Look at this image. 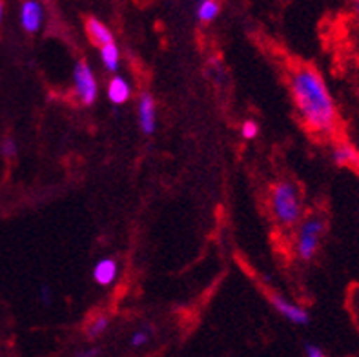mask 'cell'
<instances>
[{"instance_id":"ffe728a7","label":"cell","mask_w":359,"mask_h":357,"mask_svg":"<svg viewBox=\"0 0 359 357\" xmlns=\"http://www.w3.org/2000/svg\"><path fill=\"white\" fill-rule=\"evenodd\" d=\"M39 295H41V303L42 304H50L51 303V290L50 286H41V292H39Z\"/></svg>"},{"instance_id":"6da1fadb","label":"cell","mask_w":359,"mask_h":357,"mask_svg":"<svg viewBox=\"0 0 359 357\" xmlns=\"http://www.w3.org/2000/svg\"><path fill=\"white\" fill-rule=\"evenodd\" d=\"M290 90L299 117L316 133H332L337 126V108L327 82L318 69L299 66L290 75Z\"/></svg>"},{"instance_id":"7a4b0ae2","label":"cell","mask_w":359,"mask_h":357,"mask_svg":"<svg viewBox=\"0 0 359 357\" xmlns=\"http://www.w3.org/2000/svg\"><path fill=\"white\" fill-rule=\"evenodd\" d=\"M272 212L279 224L294 227L301 221L303 215V199L296 184L288 181H281L273 186L272 190Z\"/></svg>"},{"instance_id":"ac0fdd59","label":"cell","mask_w":359,"mask_h":357,"mask_svg":"<svg viewBox=\"0 0 359 357\" xmlns=\"http://www.w3.org/2000/svg\"><path fill=\"white\" fill-rule=\"evenodd\" d=\"M305 353H306V357H327V356H325L323 350L319 349L318 344H312V343L306 344Z\"/></svg>"},{"instance_id":"7402d4cb","label":"cell","mask_w":359,"mask_h":357,"mask_svg":"<svg viewBox=\"0 0 359 357\" xmlns=\"http://www.w3.org/2000/svg\"><path fill=\"white\" fill-rule=\"evenodd\" d=\"M2 15H4V4L0 2V22H2Z\"/></svg>"},{"instance_id":"9c48e42d","label":"cell","mask_w":359,"mask_h":357,"mask_svg":"<svg viewBox=\"0 0 359 357\" xmlns=\"http://www.w3.org/2000/svg\"><path fill=\"white\" fill-rule=\"evenodd\" d=\"M332 161L341 168H352L359 164L358 149L348 142H339L332 149Z\"/></svg>"},{"instance_id":"4fadbf2b","label":"cell","mask_w":359,"mask_h":357,"mask_svg":"<svg viewBox=\"0 0 359 357\" xmlns=\"http://www.w3.org/2000/svg\"><path fill=\"white\" fill-rule=\"evenodd\" d=\"M219 11H221V6H219V2H215V0H203V2H199V4H197L196 15L201 22L208 24L217 18Z\"/></svg>"},{"instance_id":"9a60e30c","label":"cell","mask_w":359,"mask_h":357,"mask_svg":"<svg viewBox=\"0 0 359 357\" xmlns=\"http://www.w3.org/2000/svg\"><path fill=\"white\" fill-rule=\"evenodd\" d=\"M151 335H154V328H150V326H144V328H137V330L132 334L130 344H132L133 349H141V346H144V344L150 343Z\"/></svg>"},{"instance_id":"30bf717a","label":"cell","mask_w":359,"mask_h":357,"mask_svg":"<svg viewBox=\"0 0 359 357\" xmlns=\"http://www.w3.org/2000/svg\"><path fill=\"white\" fill-rule=\"evenodd\" d=\"M132 95V86L130 82L124 77H118L115 75L108 84V99L114 102V105H124L128 99Z\"/></svg>"},{"instance_id":"277c9868","label":"cell","mask_w":359,"mask_h":357,"mask_svg":"<svg viewBox=\"0 0 359 357\" xmlns=\"http://www.w3.org/2000/svg\"><path fill=\"white\" fill-rule=\"evenodd\" d=\"M73 84H75V93H77L82 105L90 106L95 102L99 88H97V79L93 75V69L90 68V64L86 60H81V62L75 64Z\"/></svg>"},{"instance_id":"7c38bea8","label":"cell","mask_w":359,"mask_h":357,"mask_svg":"<svg viewBox=\"0 0 359 357\" xmlns=\"http://www.w3.org/2000/svg\"><path fill=\"white\" fill-rule=\"evenodd\" d=\"M118 59H121V55H118V48L115 42L111 44H106L100 48V60L104 64V68L108 72L115 73L118 69Z\"/></svg>"},{"instance_id":"5b68a950","label":"cell","mask_w":359,"mask_h":357,"mask_svg":"<svg viewBox=\"0 0 359 357\" xmlns=\"http://www.w3.org/2000/svg\"><path fill=\"white\" fill-rule=\"evenodd\" d=\"M137 114H139V126H141L142 133L151 135L157 128V106H155V99L150 93H142L139 97Z\"/></svg>"},{"instance_id":"52a82bcc","label":"cell","mask_w":359,"mask_h":357,"mask_svg":"<svg viewBox=\"0 0 359 357\" xmlns=\"http://www.w3.org/2000/svg\"><path fill=\"white\" fill-rule=\"evenodd\" d=\"M44 22V9L35 0H27L20 6V26L24 32L36 33Z\"/></svg>"},{"instance_id":"8992f818","label":"cell","mask_w":359,"mask_h":357,"mask_svg":"<svg viewBox=\"0 0 359 357\" xmlns=\"http://www.w3.org/2000/svg\"><path fill=\"white\" fill-rule=\"evenodd\" d=\"M270 301H272V307L276 308V310H278V312L281 314L285 319H288L290 323H294V325H299V326L309 325L310 316L305 308L297 307V304H292L290 301H287V299L281 297V295H272V297H270Z\"/></svg>"},{"instance_id":"ba28073f","label":"cell","mask_w":359,"mask_h":357,"mask_svg":"<svg viewBox=\"0 0 359 357\" xmlns=\"http://www.w3.org/2000/svg\"><path fill=\"white\" fill-rule=\"evenodd\" d=\"M118 276V262L111 257L100 259L95 262L93 271H91V277L99 286H109L114 285L115 279Z\"/></svg>"},{"instance_id":"3957f363","label":"cell","mask_w":359,"mask_h":357,"mask_svg":"<svg viewBox=\"0 0 359 357\" xmlns=\"http://www.w3.org/2000/svg\"><path fill=\"white\" fill-rule=\"evenodd\" d=\"M325 234V221L319 215H312V217L305 219L301 222L299 234H297L296 250L303 261H310L314 257L316 252L319 248L321 237Z\"/></svg>"},{"instance_id":"e0dca14e","label":"cell","mask_w":359,"mask_h":357,"mask_svg":"<svg viewBox=\"0 0 359 357\" xmlns=\"http://www.w3.org/2000/svg\"><path fill=\"white\" fill-rule=\"evenodd\" d=\"M0 151L6 159H13L17 155V142L13 139H4L0 144Z\"/></svg>"},{"instance_id":"44dd1931","label":"cell","mask_w":359,"mask_h":357,"mask_svg":"<svg viewBox=\"0 0 359 357\" xmlns=\"http://www.w3.org/2000/svg\"><path fill=\"white\" fill-rule=\"evenodd\" d=\"M352 9H354V13L359 17V2H354V6H352Z\"/></svg>"},{"instance_id":"8fae6325","label":"cell","mask_w":359,"mask_h":357,"mask_svg":"<svg viewBox=\"0 0 359 357\" xmlns=\"http://www.w3.org/2000/svg\"><path fill=\"white\" fill-rule=\"evenodd\" d=\"M86 29L91 41L95 42V44H99L100 48L114 42V35H111V32H109V27L106 26V24L100 22L99 18H93V17L88 18Z\"/></svg>"},{"instance_id":"2e32d148","label":"cell","mask_w":359,"mask_h":357,"mask_svg":"<svg viewBox=\"0 0 359 357\" xmlns=\"http://www.w3.org/2000/svg\"><path fill=\"white\" fill-rule=\"evenodd\" d=\"M257 133H259V126H257V122L255 121L243 122L241 135L245 137V139H254V137H257Z\"/></svg>"},{"instance_id":"d6986e66","label":"cell","mask_w":359,"mask_h":357,"mask_svg":"<svg viewBox=\"0 0 359 357\" xmlns=\"http://www.w3.org/2000/svg\"><path fill=\"white\" fill-rule=\"evenodd\" d=\"M99 356H100V350L97 349V346H88V349L79 350L75 357H99Z\"/></svg>"},{"instance_id":"5bb4252c","label":"cell","mask_w":359,"mask_h":357,"mask_svg":"<svg viewBox=\"0 0 359 357\" xmlns=\"http://www.w3.org/2000/svg\"><path fill=\"white\" fill-rule=\"evenodd\" d=\"M108 326H109L108 317L97 316L95 319H93V321L86 326V335L90 337V339H97V337H100V335L108 330Z\"/></svg>"}]
</instances>
